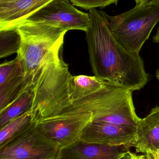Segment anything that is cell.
Here are the masks:
<instances>
[{
    "label": "cell",
    "instance_id": "7a4b0ae2",
    "mask_svg": "<svg viewBox=\"0 0 159 159\" xmlns=\"http://www.w3.org/2000/svg\"><path fill=\"white\" fill-rule=\"evenodd\" d=\"M63 45H59L47 54L33 79L31 113L36 121L58 116L72 105L68 83L72 75L62 57Z\"/></svg>",
    "mask_w": 159,
    "mask_h": 159
},
{
    "label": "cell",
    "instance_id": "9c48e42d",
    "mask_svg": "<svg viewBox=\"0 0 159 159\" xmlns=\"http://www.w3.org/2000/svg\"><path fill=\"white\" fill-rule=\"evenodd\" d=\"M136 127L91 121L86 126L80 139L94 143L135 147Z\"/></svg>",
    "mask_w": 159,
    "mask_h": 159
},
{
    "label": "cell",
    "instance_id": "5b68a950",
    "mask_svg": "<svg viewBox=\"0 0 159 159\" xmlns=\"http://www.w3.org/2000/svg\"><path fill=\"white\" fill-rule=\"evenodd\" d=\"M106 16L110 30L117 41L129 52L139 54L159 21V4L136 5L122 14Z\"/></svg>",
    "mask_w": 159,
    "mask_h": 159
},
{
    "label": "cell",
    "instance_id": "7402d4cb",
    "mask_svg": "<svg viewBox=\"0 0 159 159\" xmlns=\"http://www.w3.org/2000/svg\"><path fill=\"white\" fill-rule=\"evenodd\" d=\"M155 76H156L157 79L159 81V68L156 71V74H155Z\"/></svg>",
    "mask_w": 159,
    "mask_h": 159
},
{
    "label": "cell",
    "instance_id": "d6986e66",
    "mask_svg": "<svg viewBox=\"0 0 159 159\" xmlns=\"http://www.w3.org/2000/svg\"><path fill=\"white\" fill-rule=\"evenodd\" d=\"M136 5L144 3H153L159 4V0H135Z\"/></svg>",
    "mask_w": 159,
    "mask_h": 159
},
{
    "label": "cell",
    "instance_id": "30bf717a",
    "mask_svg": "<svg viewBox=\"0 0 159 159\" xmlns=\"http://www.w3.org/2000/svg\"><path fill=\"white\" fill-rule=\"evenodd\" d=\"M130 148L88 143L79 139L60 149V159H121Z\"/></svg>",
    "mask_w": 159,
    "mask_h": 159
},
{
    "label": "cell",
    "instance_id": "44dd1931",
    "mask_svg": "<svg viewBox=\"0 0 159 159\" xmlns=\"http://www.w3.org/2000/svg\"><path fill=\"white\" fill-rule=\"evenodd\" d=\"M153 41L156 43H159V27L157 30V33L153 36Z\"/></svg>",
    "mask_w": 159,
    "mask_h": 159
},
{
    "label": "cell",
    "instance_id": "277c9868",
    "mask_svg": "<svg viewBox=\"0 0 159 159\" xmlns=\"http://www.w3.org/2000/svg\"><path fill=\"white\" fill-rule=\"evenodd\" d=\"M21 38L17 58L21 64L28 87L47 54L63 43L67 31L54 25L26 20L17 25Z\"/></svg>",
    "mask_w": 159,
    "mask_h": 159
},
{
    "label": "cell",
    "instance_id": "3957f363",
    "mask_svg": "<svg viewBox=\"0 0 159 159\" xmlns=\"http://www.w3.org/2000/svg\"><path fill=\"white\" fill-rule=\"evenodd\" d=\"M133 92L107 83L97 91L72 101L60 114L91 113V121L136 127L141 118L135 111Z\"/></svg>",
    "mask_w": 159,
    "mask_h": 159
},
{
    "label": "cell",
    "instance_id": "8fae6325",
    "mask_svg": "<svg viewBox=\"0 0 159 159\" xmlns=\"http://www.w3.org/2000/svg\"><path fill=\"white\" fill-rule=\"evenodd\" d=\"M53 0H15L0 2V29L16 27Z\"/></svg>",
    "mask_w": 159,
    "mask_h": 159
},
{
    "label": "cell",
    "instance_id": "2e32d148",
    "mask_svg": "<svg viewBox=\"0 0 159 159\" xmlns=\"http://www.w3.org/2000/svg\"><path fill=\"white\" fill-rule=\"evenodd\" d=\"M21 38L16 27L0 29V58L18 53Z\"/></svg>",
    "mask_w": 159,
    "mask_h": 159
},
{
    "label": "cell",
    "instance_id": "5bb4252c",
    "mask_svg": "<svg viewBox=\"0 0 159 159\" xmlns=\"http://www.w3.org/2000/svg\"><path fill=\"white\" fill-rule=\"evenodd\" d=\"M106 84L95 75H72L68 83L69 96L72 102L76 101L97 91Z\"/></svg>",
    "mask_w": 159,
    "mask_h": 159
},
{
    "label": "cell",
    "instance_id": "8992f818",
    "mask_svg": "<svg viewBox=\"0 0 159 159\" xmlns=\"http://www.w3.org/2000/svg\"><path fill=\"white\" fill-rule=\"evenodd\" d=\"M91 120V113H64L40 119L35 128L60 150L79 140L84 128Z\"/></svg>",
    "mask_w": 159,
    "mask_h": 159
},
{
    "label": "cell",
    "instance_id": "6da1fadb",
    "mask_svg": "<svg viewBox=\"0 0 159 159\" xmlns=\"http://www.w3.org/2000/svg\"><path fill=\"white\" fill-rule=\"evenodd\" d=\"M88 14L86 39L94 75L112 86L133 92L143 88L149 75L140 54L129 52L117 41L105 12L94 8Z\"/></svg>",
    "mask_w": 159,
    "mask_h": 159
},
{
    "label": "cell",
    "instance_id": "d4e9b609",
    "mask_svg": "<svg viewBox=\"0 0 159 159\" xmlns=\"http://www.w3.org/2000/svg\"><path fill=\"white\" fill-rule=\"evenodd\" d=\"M157 153H158V154H159V151H158V152H157Z\"/></svg>",
    "mask_w": 159,
    "mask_h": 159
},
{
    "label": "cell",
    "instance_id": "4fadbf2b",
    "mask_svg": "<svg viewBox=\"0 0 159 159\" xmlns=\"http://www.w3.org/2000/svg\"><path fill=\"white\" fill-rule=\"evenodd\" d=\"M33 99V89L30 86L0 111V129L23 114L31 111Z\"/></svg>",
    "mask_w": 159,
    "mask_h": 159
},
{
    "label": "cell",
    "instance_id": "7c38bea8",
    "mask_svg": "<svg viewBox=\"0 0 159 159\" xmlns=\"http://www.w3.org/2000/svg\"><path fill=\"white\" fill-rule=\"evenodd\" d=\"M134 147L136 152L144 154L159 151V106L152 108L147 116L138 122Z\"/></svg>",
    "mask_w": 159,
    "mask_h": 159
},
{
    "label": "cell",
    "instance_id": "ba28073f",
    "mask_svg": "<svg viewBox=\"0 0 159 159\" xmlns=\"http://www.w3.org/2000/svg\"><path fill=\"white\" fill-rule=\"evenodd\" d=\"M27 20L49 23L67 31L86 32L90 22L88 13L78 10L69 0H53Z\"/></svg>",
    "mask_w": 159,
    "mask_h": 159
},
{
    "label": "cell",
    "instance_id": "cb8c5ba5",
    "mask_svg": "<svg viewBox=\"0 0 159 159\" xmlns=\"http://www.w3.org/2000/svg\"><path fill=\"white\" fill-rule=\"evenodd\" d=\"M47 159H59L58 157H53V158H48Z\"/></svg>",
    "mask_w": 159,
    "mask_h": 159
},
{
    "label": "cell",
    "instance_id": "603a6c76",
    "mask_svg": "<svg viewBox=\"0 0 159 159\" xmlns=\"http://www.w3.org/2000/svg\"><path fill=\"white\" fill-rule=\"evenodd\" d=\"M15 0H0V2H11Z\"/></svg>",
    "mask_w": 159,
    "mask_h": 159
},
{
    "label": "cell",
    "instance_id": "9a60e30c",
    "mask_svg": "<svg viewBox=\"0 0 159 159\" xmlns=\"http://www.w3.org/2000/svg\"><path fill=\"white\" fill-rule=\"evenodd\" d=\"M36 122L31 111H30L0 129V148L25 133Z\"/></svg>",
    "mask_w": 159,
    "mask_h": 159
},
{
    "label": "cell",
    "instance_id": "52a82bcc",
    "mask_svg": "<svg viewBox=\"0 0 159 159\" xmlns=\"http://www.w3.org/2000/svg\"><path fill=\"white\" fill-rule=\"evenodd\" d=\"M35 125L0 148V159H47L58 157L59 149L40 134Z\"/></svg>",
    "mask_w": 159,
    "mask_h": 159
},
{
    "label": "cell",
    "instance_id": "ffe728a7",
    "mask_svg": "<svg viewBox=\"0 0 159 159\" xmlns=\"http://www.w3.org/2000/svg\"><path fill=\"white\" fill-rule=\"evenodd\" d=\"M145 155V159H159V155L157 152H147Z\"/></svg>",
    "mask_w": 159,
    "mask_h": 159
},
{
    "label": "cell",
    "instance_id": "e0dca14e",
    "mask_svg": "<svg viewBox=\"0 0 159 159\" xmlns=\"http://www.w3.org/2000/svg\"><path fill=\"white\" fill-rule=\"evenodd\" d=\"M73 5L90 10L97 7H103L112 4H117L119 0H70Z\"/></svg>",
    "mask_w": 159,
    "mask_h": 159
},
{
    "label": "cell",
    "instance_id": "ac0fdd59",
    "mask_svg": "<svg viewBox=\"0 0 159 159\" xmlns=\"http://www.w3.org/2000/svg\"><path fill=\"white\" fill-rule=\"evenodd\" d=\"M145 155H137L129 151L122 159H145Z\"/></svg>",
    "mask_w": 159,
    "mask_h": 159
}]
</instances>
